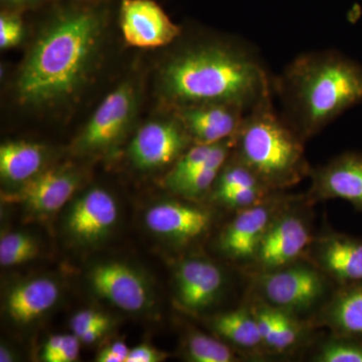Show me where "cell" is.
Here are the masks:
<instances>
[{"label": "cell", "instance_id": "ffe728a7", "mask_svg": "<svg viewBox=\"0 0 362 362\" xmlns=\"http://www.w3.org/2000/svg\"><path fill=\"white\" fill-rule=\"evenodd\" d=\"M59 287L56 281L37 278L16 285L8 293L6 309L18 324H30L44 316L58 302Z\"/></svg>", "mask_w": 362, "mask_h": 362}, {"label": "cell", "instance_id": "7402d4cb", "mask_svg": "<svg viewBox=\"0 0 362 362\" xmlns=\"http://www.w3.org/2000/svg\"><path fill=\"white\" fill-rule=\"evenodd\" d=\"M47 152L42 145L28 141L6 142L0 147V173L11 183H25L42 173Z\"/></svg>", "mask_w": 362, "mask_h": 362}, {"label": "cell", "instance_id": "277c9868", "mask_svg": "<svg viewBox=\"0 0 362 362\" xmlns=\"http://www.w3.org/2000/svg\"><path fill=\"white\" fill-rule=\"evenodd\" d=\"M269 93L247 111L233 135V153L275 192L294 187L312 171L304 140L273 103Z\"/></svg>", "mask_w": 362, "mask_h": 362}, {"label": "cell", "instance_id": "f1b7e54d", "mask_svg": "<svg viewBox=\"0 0 362 362\" xmlns=\"http://www.w3.org/2000/svg\"><path fill=\"white\" fill-rule=\"evenodd\" d=\"M25 35L21 11L4 8L0 14V47L11 49L20 45Z\"/></svg>", "mask_w": 362, "mask_h": 362}, {"label": "cell", "instance_id": "5b68a950", "mask_svg": "<svg viewBox=\"0 0 362 362\" xmlns=\"http://www.w3.org/2000/svg\"><path fill=\"white\" fill-rule=\"evenodd\" d=\"M252 275L254 301L300 318L320 310L330 298L332 280L308 259Z\"/></svg>", "mask_w": 362, "mask_h": 362}, {"label": "cell", "instance_id": "4fadbf2b", "mask_svg": "<svg viewBox=\"0 0 362 362\" xmlns=\"http://www.w3.org/2000/svg\"><path fill=\"white\" fill-rule=\"evenodd\" d=\"M89 281L100 297L124 311L138 313L151 305L146 280L126 264H100L90 271Z\"/></svg>", "mask_w": 362, "mask_h": 362}, {"label": "cell", "instance_id": "836d02e7", "mask_svg": "<svg viewBox=\"0 0 362 362\" xmlns=\"http://www.w3.org/2000/svg\"><path fill=\"white\" fill-rule=\"evenodd\" d=\"M45 0H1L2 4L6 9L21 11L25 8H33L39 6Z\"/></svg>", "mask_w": 362, "mask_h": 362}, {"label": "cell", "instance_id": "e0dca14e", "mask_svg": "<svg viewBox=\"0 0 362 362\" xmlns=\"http://www.w3.org/2000/svg\"><path fill=\"white\" fill-rule=\"evenodd\" d=\"M80 183L81 176L75 169L54 168L26 181L9 199L21 202L35 214H51L65 206Z\"/></svg>", "mask_w": 362, "mask_h": 362}, {"label": "cell", "instance_id": "d4e9b609", "mask_svg": "<svg viewBox=\"0 0 362 362\" xmlns=\"http://www.w3.org/2000/svg\"><path fill=\"white\" fill-rule=\"evenodd\" d=\"M275 309L276 329L273 354H288L303 342L305 333L311 324L288 312Z\"/></svg>", "mask_w": 362, "mask_h": 362}, {"label": "cell", "instance_id": "603a6c76", "mask_svg": "<svg viewBox=\"0 0 362 362\" xmlns=\"http://www.w3.org/2000/svg\"><path fill=\"white\" fill-rule=\"evenodd\" d=\"M235 139L233 137L216 143L206 162L175 190L176 194L197 199L211 192L221 169L232 154Z\"/></svg>", "mask_w": 362, "mask_h": 362}, {"label": "cell", "instance_id": "8fae6325", "mask_svg": "<svg viewBox=\"0 0 362 362\" xmlns=\"http://www.w3.org/2000/svg\"><path fill=\"white\" fill-rule=\"evenodd\" d=\"M213 223L214 214L209 209L190 202H159L145 214V223L150 232L177 246L202 239L209 232Z\"/></svg>", "mask_w": 362, "mask_h": 362}, {"label": "cell", "instance_id": "2e32d148", "mask_svg": "<svg viewBox=\"0 0 362 362\" xmlns=\"http://www.w3.org/2000/svg\"><path fill=\"white\" fill-rule=\"evenodd\" d=\"M309 199H339L362 209V154L346 152L312 169Z\"/></svg>", "mask_w": 362, "mask_h": 362}, {"label": "cell", "instance_id": "7c38bea8", "mask_svg": "<svg viewBox=\"0 0 362 362\" xmlns=\"http://www.w3.org/2000/svg\"><path fill=\"white\" fill-rule=\"evenodd\" d=\"M225 272L204 258L183 259L175 271V296L181 308L199 314L218 301L226 289Z\"/></svg>", "mask_w": 362, "mask_h": 362}, {"label": "cell", "instance_id": "1f68e13d", "mask_svg": "<svg viewBox=\"0 0 362 362\" xmlns=\"http://www.w3.org/2000/svg\"><path fill=\"white\" fill-rule=\"evenodd\" d=\"M80 343L77 335H65L63 346L52 362H73L78 359L80 354Z\"/></svg>", "mask_w": 362, "mask_h": 362}, {"label": "cell", "instance_id": "4dcf8cb0", "mask_svg": "<svg viewBox=\"0 0 362 362\" xmlns=\"http://www.w3.org/2000/svg\"><path fill=\"white\" fill-rule=\"evenodd\" d=\"M166 354L147 344L138 345L130 349L126 362H160L165 361Z\"/></svg>", "mask_w": 362, "mask_h": 362}, {"label": "cell", "instance_id": "ac0fdd59", "mask_svg": "<svg viewBox=\"0 0 362 362\" xmlns=\"http://www.w3.org/2000/svg\"><path fill=\"white\" fill-rule=\"evenodd\" d=\"M173 112L192 141L199 144H214L233 137L247 114L245 109L228 104L199 105Z\"/></svg>", "mask_w": 362, "mask_h": 362}, {"label": "cell", "instance_id": "52a82bcc", "mask_svg": "<svg viewBox=\"0 0 362 362\" xmlns=\"http://www.w3.org/2000/svg\"><path fill=\"white\" fill-rule=\"evenodd\" d=\"M297 197L274 218L262 240L258 254L249 271L252 274L274 270L307 259L314 240L308 211L299 206Z\"/></svg>", "mask_w": 362, "mask_h": 362}, {"label": "cell", "instance_id": "f546056e", "mask_svg": "<svg viewBox=\"0 0 362 362\" xmlns=\"http://www.w3.org/2000/svg\"><path fill=\"white\" fill-rule=\"evenodd\" d=\"M110 326V318L101 312L95 310H82L76 313L71 320V328L74 334L83 331L104 328L108 329Z\"/></svg>", "mask_w": 362, "mask_h": 362}, {"label": "cell", "instance_id": "ba28073f", "mask_svg": "<svg viewBox=\"0 0 362 362\" xmlns=\"http://www.w3.org/2000/svg\"><path fill=\"white\" fill-rule=\"evenodd\" d=\"M296 197L277 192L262 204L237 211L221 230L218 251L226 259L249 270L274 218Z\"/></svg>", "mask_w": 362, "mask_h": 362}, {"label": "cell", "instance_id": "4316f807", "mask_svg": "<svg viewBox=\"0 0 362 362\" xmlns=\"http://www.w3.org/2000/svg\"><path fill=\"white\" fill-rule=\"evenodd\" d=\"M40 254L37 240L28 233L13 232L0 240V264L4 267L21 265Z\"/></svg>", "mask_w": 362, "mask_h": 362}, {"label": "cell", "instance_id": "3957f363", "mask_svg": "<svg viewBox=\"0 0 362 362\" xmlns=\"http://www.w3.org/2000/svg\"><path fill=\"white\" fill-rule=\"evenodd\" d=\"M272 85L281 115L307 141L362 103V65L334 49L304 52Z\"/></svg>", "mask_w": 362, "mask_h": 362}, {"label": "cell", "instance_id": "8d00e7d4", "mask_svg": "<svg viewBox=\"0 0 362 362\" xmlns=\"http://www.w3.org/2000/svg\"><path fill=\"white\" fill-rule=\"evenodd\" d=\"M14 361V356L13 352H11V350L7 349L6 346H4L2 345L0 347V361L1 362H11Z\"/></svg>", "mask_w": 362, "mask_h": 362}, {"label": "cell", "instance_id": "83f0119b", "mask_svg": "<svg viewBox=\"0 0 362 362\" xmlns=\"http://www.w3.org/2000/svg\"><path fill=\"white\" fill-rule=\"evenodd\" d=\"M214 144L194 143V145H192L187 152L175 162V165L171 168L168 175H166L165 180H164L166 187L171 192H175L183 181L189 177L206 162Z\"/></svg>", "mask_w": 362, "mask_h": 362}, {"label": "cell", "instance_id": "e575fe53", "mask_svg": "<svg viewBox=\"0 0 362 362\" xmlns=\"http://www.w3.org/2000/svg\"><path fill=\"white\" fill-rule=\"evenodd\" d=\"M106 330L107 329H104V328H94V329L83 331V332L78 333V334L75 335H77L81 342L94 343L103 337Z\"/></svg>", "mask_w": 362, "mask_h": 362}, {"label": "cell", "instance_id": "d6a6232c", "mask_svg": "<svg viewBox=\"0 0 362 362\" xmlns=\"http://www.w3.org/2000/svg\"><path fill=\"white\" fill-rule=\"evenodd\" d=\"M65 340V335H52L45 342L42 352V359L45 362H52L59 354Z\"/></svg>", "mask_w": 362, "mask_h": 362}, {"label": "cell", "instance_id": "5bb4252c", "mask_svg": "<svg viewBox=\"0 0 362 362\" xmlns=\"http://www.w3.org/2000/svg\"><path fill=\"white\" fill-rule=\"evenodd\" d=\"M118 216V204L113 195L103 188H92L74 202L66 228L78 243L96 244L112 232Z\"/></svg>", "mask_w": 362, "mask_h": 362}, {"label": "cell", "instance_id": "6da1fadb", "mask_svg": "<svg viewBox=\"0 0 362 362\" xmlns=\"http://www.w3.org/2000/svg\"><path fill=\"white\" fill-rule=\"evenodd\" d=\"M57 6L21 64L16 97L26 108L45 110L80 96L101 59L108 9L104 0Z\"/></svg>", "mask_w": 362, "mask_h": 362}, {"label": "cell", "instance_id": "484cf974", "mask_svg": "<svg viewBox=\"0 0 362 362\" xmlns=\"http://www.w3.org/2000/svg\"><path fill=\"white\" fill-rule=\"evenodd\" d=\"M316 362H362V339L333 334L314 352Z\"/></svg>", "mask_w": 362, "mask_h": 362}, {"label": "cell", "instance_id": "44dd1931", "mask_svg": "<svg viewBox=\"0 0 362 362\" xmlns=\"http://www.w3.org/2000/svg\"><path fill=\"white\" fill-rule=\"evenodd\" d=\"M209 324L216 334L247 354H267L251 306L216 314Z\"/></svg>", "mask_w": 362, "mask_h": 362}, {"label": "cell", "instance_id": "74e56055", "mask_svg": "<svg viewBox=\"0 0 362 362\" xmlns=\"http://www.w3.org/2000/svg\"><path fill=\"white\" fill-rule=\"evenodd\" d=\"M78 1H95V0H78Z\"/></svg>", "mask_w": 362, "mask_h": 362}, {"label": "cell", "instance_id": "7a4b0ae2", "mask_svg": "<svg viewBox=\"0 0 362 362\" xmlns=\"http://www.w3.org/2000/svg\"><path fill=\"white\" fill-rule=\"evenodd\" d=\"M272 82L252 45L233 37H202L183 45L162 64L158 90L169 111L228 104L247 112L273 92Z\"/></svg>", "mask_w": 362, "mask_h": 362}, {"label": "cell", "instance_id": "d590c367", "mask_svg": "<svg viewBox=\"0 0 362 362\" xmlns=\"http://www.w3.org/2000/svg\"><path fill=\"white\" fill-rule=\"evenodd\" d=\"M96 361L99 362H124L120 356H117L115 352L112 351V350L109 349V346L100 351Z\"/></svg>", "mask_w": 362, "mask_h": 362}, {"label": "cell", "instance_id": "8992f818", "mask_svg": "<svg viewBox=\"0 0 362 362\" xmlns=\"http://www.w3.org/2000/svg\"><path fill=\"white\" fill-rule=\"evenodd\" d=\"M139 89L133 80L124 81L108 95L76 139L80 154L108 153L132 127L139 105Z\"/></svg>", "mask_w": 362, "mask_h": 362}, {"label": "cell", "instance_id": "cb8c5ba5", "mask_svg": "<svg viewBox=\"0 0 362 362\" xmlns=\"http://www.w3.org/2000/svg\"><path fill=\"white\" fill-rule=\"evenodd\" d=\"M185 352L188 361L192 362L240 361L232 347L199 331L188 333Z\"/></svg>", "mask_w": 362, "mask_h": 362}, {"label": "cell", "instance_id": "30bf717a", "mask_svg": "<svg viewBox=\"0 0 362 362\" xmlns=\"http://www.w3.org/2000/svg\"><path fill=\"white\" fill-rule=\"evenodd\" d=\"M119 21L124 40L131 47H166L181 35L180 26L153 0H121Z\"/></svg>", "mask_w": 362, "mask_h": 362}, {"label": "cell", "instance_id": "d6986e66", "mask_svg": "<svg viewBox=\"0 0 362 362\" xmlns=\"http://www.w3.org/2000/svg\"><path fill=\"white\" fill-rule=\"evenodd\" d=\"M313 318V325L325 326L333 334L362 339V281L340 286Z\"/></svg>", "mask_w": 362, "mask_h": 362}, {"label": "cell", "instance_id": "9a60e30c", "mask_svg": "<svg viewBox=\"0 0 362 362\" xmlns=\"http://www.w3.org/2000/svg\"><path fill=\"white\" fill-rule=\"evenodd\" d=\"M307 259L340 286L362 281V240L337 233L314 238Z\"/></svg>", "mask_w": 362, "mask_h": 362}, {"label": "cell", "instance_id": "9c48e42d", "mask_svg": "<svg viewBox=\"0 0 362 362\" xmlns=\"http://www.w3.org/2000/svg\"><path fill=\"white\" fill-rule=\"evenodd\" d=\"M194 142L175 112L168 118L144 124L130 142L129 157L136 168L156 170L176 161Z\"/></svg>", "mask_w": 362, "mask_h": 362}]
</instances>
